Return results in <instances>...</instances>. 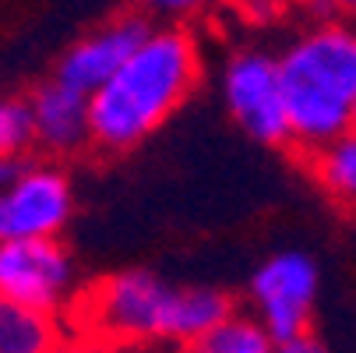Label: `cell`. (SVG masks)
Segmentation results:
<instances>
[{"label": "cell", "mask_w": 356, "mask_h": 353, "mask_svg": "<svg viewBox=\"0 0 356 353\" xmlns=\"http://www.w3.org/2000/svg\"><path fill=\"white\" fill-rule=\"evenodd\" d=\"M353 127H356V113H353Z\"/></svg>", "instance_id": "d6986e66"}, {"label": "cell", "mask_w": 356, "mask_h": 353, "mask_svg": "<svg viewBox=\"0 0 356 353\" xmlns=\"http://www.w3.org/2000/svg\"><path fill=\"white\" fill-rule=\"evenodd\" d=\"M25 166V156H11V159H0V191H4Z\"/></svg>", "instance_id": "ac0fdd59"}, {"label": "cell", "mask_w": 356, "mask_h": 353, "mask_svg": "<svg viewBox=\"0 0 356 353\" xmlns=\"http://www.w3.org/2000/svg\"><path fill=\"white\" fill-rule=\"evenodd\" d=\"M289 145L303 156L353 127L356 113V25L318 18L279 54Z\"/></svg>", "instance_id": "3957f363"}, {"label": "cell", "mask_w": 356, "mask_h": 353, "mask_svg": "<svg viewBox=\"0 0 356 353\" xmlns=\"http://www.w3.org/2000/svg\"><path fill=\"white\" fill-rule=\"evenodd\" d=\"M74 216V184L54 159L22 166V173L0 191V244L60 237Z\"/></svg>", "instance_id": "8992f818"}, {"label": "cell", "mask_w": 356, "mask_h": 353, "mask_svg": "<svg viewBox=\"0 0 356 353\" xmlns=\"http://www.w3.org/2000/svg\"><path fill=\"white\" fill-rule=\"evenodd\" d=\"M32 120V145H39L46 156L64 159L92 145V120H88V95L64 85L60 78L46 81L29 99Z\"/></svg>", "instance_id": "9c48e42d"}, {"label": "cell", "mask_w": 356, "mask_h": 353, "mask_svg": "<svg viewBox=\"0 0 356 353\" xmlns=\"http://www.w3.org/2000/svg\"><path fill=\"white\" fill-rule=\"evenodd\" d=\"M64 329V315L0 297V353H49Z\"/></svg>", "instance_id": "8fae6325"}, {"label": "cell", "mask_w": 356, "mask_h": 353, "mask_svg": "<svg viewBox=\"0 0 356 353\" xmlns=\"http://www.w3.org/2000/svg\"><path fill=\"white\" fill-rule=\"evenodd\" d=\"M307 170L342 212L356 216V127L307 152Z\"/></svg>", "instance_id": "30bf717a"}, {"label": "cell", "mask_w": 356, "mask_h": 353, "mask_svg": "<svg viewBox=\"0 0 356 353\" xmlns=\"http://www.w3.org/2000/svg\"><path fill=\"white\" fill-rule=\"evenodd\" d=\"M148 29L152 25L141 15H127V18L106 22L103 29H95L85 39H78L67 54L60 57L57 78L64 85L92 95L99 85H106L124 68V61L138 49V42L145 39Z\"/></svg>", "instance_id": "ba28073f"}, {"label": "cell", "mask_w": 356, "mask_h": 353, "mask_svg": "<svg viewBox=\"0 0 356 353\" xmlns=\"http://www.w3.org/2000/svg\"><path fill=\"white\" fill-rule=\"evenodd\" d=\"M236 308L216 286H170L156 272L124 269L78 293L71 325L127 350H184L209 336Z\"/></svg>", "instance_id": "7a4b0ae2"}, {"label": "cell", "mask_w": 356, "mask_h": 353, "mask_svg": "<svg viewBox=\"0 0 356 353\" xmlns=\"http://www.w3.org/2000/svg\"><path fill=\"white\" fill-rule=\"evenodd\" d=\"M318 265L303 251H279L250 276V315L275 343L311 332L318 304Z\"/></svg>", "instance_id": "277c9868"}, {"label": "cell", "mask_w": 356, "mask_h": 353, "mask_svg": "<svg viewBox=\"0 0 356 353\" xmlns=\"http://www.w3.org/2000/svg\"><path fill=\"white\" fill-rule=\"evenodd\" d=\"M275 353H328L311 332L300 336V339H286V343H275Z\"/></svg>", "instance_id": "e0dca14e"}, {"label": "cell", "mask_w": 356, "mask_h": 353, "mask_svg": "<svg viewBox=\"0 0 356 353\" xmlns=\"http://www.w3.org/2000/svg\"><path fill=\"white\" fill-rule=\"evenodd\" d=\"M49 353H134V350H127V346H120L106 336H99V332L71 325V329H64V336L57 339V346Z\"/></svg>", "instance_id": "5bb4252c"}, {"label": "cell", "mask_w": 356, "mask_h": 353, "mask_svg": "<svg viewBox=\"0 0 356 353\" xmlns=\"http://www.w3.org/2000/svg\"><path fill=\"white\" fill-rule=\"evenodd\" d=\"M197 81V36L177 22L148 29L124 68L88 95L92 145L99 152H131L187 103Z\"/></svg>", "instance_id": "6da1fadb"}, {"label": "cell", "mask_w": 356, "mask_h": 353, "mask_svg": "<svg viewBox=\"0 0 356 353\" xmlns=\"http://www.w3.org/2000/svg\"><path fill=\"white\" fill-rule=\"evenodd\" d=\"M222 103L229 117L261 145H289L279 61L268 49H236L222 68Z\"/></svg>", "instance_id": "52a82bcc"}, {"label": "cell", "mask_w": 356, "mask_h": 353, "mask_svg": "<svg viewBox=\"0 0 356 353\" xmlns=\"http://www.w3.org/2000/svg\"><path fill=\"white\" fill-rule=\"evenodd\" d=\"M78 293V269L60 237L0 244V297L64 315L74 308Z\"/></svg>", "instance_id": "5b68a950"}, {"label": "cell", "mask_w": 356, "mask_h": 353, "mask_svg": "<svg viewBox=\"0 0 356 353\" xmlns=\"http://www.w3.org/2000/svg\"><path fill=\"white\" fill-rule=\"evenodd\" d=\"M29 145H32L29 103H22V99H0V159L25 156Z\"/></svg>", "instance_id": "4fadbf2b"}, {"label": "cell", "mask_w": 356, "mask_h": 353, "mask_svg": "<svg viewBox=\"0 0 356 353\" xmlns=\"http://www.w3.org/2000/svg\"><path fill=\"white\" fill-rule=\"evenodd\" d=\"M177 353H275V339L250 311H233L209 336H201Z\"/></svg>", "instance_id": "7c38bea8"}, {"label": "cell", "mask_w": 356, "mask_h": 353, "mask_svg": "<svg viewBox=\"0 0 356 353\" xmlns=\"http://www.w3.org/2000/svg\"><path fill=\"white\" fill-rule=\"evenodd\" d=\"M134 4L152 15V18H163V22H180V18H191L197 15L201 8H209L212 0H134Z\"/></svg>", "instance_id": "9a60e30c"}, {"label": "cell", "mask_w": 356, "mask_h": 353, "mask_svg": "<svg viewBox=\"0 0 356 353\" xmlns=\"http://www.w3.org/2000/svg\"><path fill=\"white\" fill-rule=\"evenodd\" d=\"M314 8L325 11V18H339L356 25V0H314Z\"/></svg>", "instance_id": "2e32d148"}]
</instances>
